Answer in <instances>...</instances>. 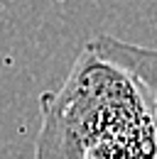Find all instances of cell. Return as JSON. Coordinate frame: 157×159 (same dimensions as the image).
Wrapping results in <instances>:
<instances>
[{
	"label": "cell",
	"instance_id": "obj_1",
	"mask_svg": "<svg viewBox=\"0 0 157 159\" xmlns=\"http://www.w3.org/2000/svg\"><path fill=\"white\" fill-rule=\"evenodd\" d=\"M42 127L35 159H83L103 137L152 118L130 74L83 47L64 86L39 98Z\"/></svg>",
	"mask_w": 157,
	"mask_h": 159
},
{
	"label": "cell",
	"instance_id": "obj_2",
	"mask_svg": "<svg viewBox=\"0 0 157 159\" xmlns=\"http://www.w3.org/2000/svg\"><path fill=\"white\" fill-rule=\"evenodd\" d=\"M86 47L98 59L123 69L125 74H130L135 79L157 120V49L142 47V44H130V42H123L111 34H98Z\"/></svg>",
	"mask_w": 157,
	"mask_h": 159
}]
</instances>
